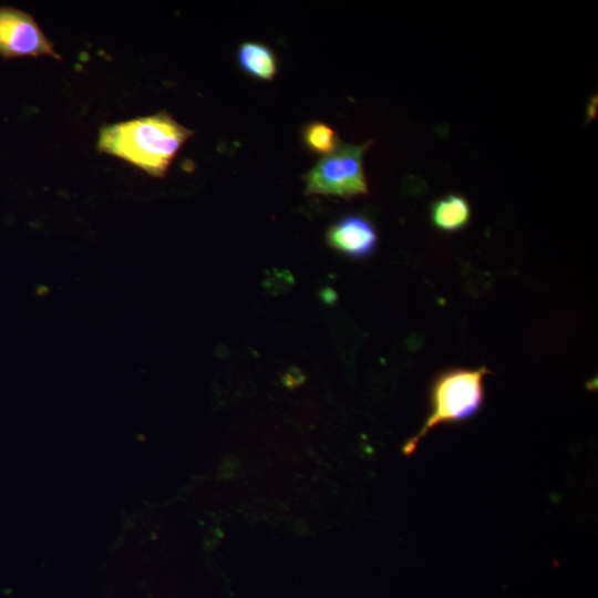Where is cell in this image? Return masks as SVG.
Returning a JSON list of instances; mask_svg holds the SVG:
<instances>
[{"label":"cell","instance_id":"obj_1","mask_svg":"<svg viewBox=\"0 0 598 598\" xmlns=\"http://www.w3.org/2000/svg\"><path fill=\"white\" fill-rule=\"evenodd\" d=\"M194 134L168 112L161 111L101 127L96 147L100 153L123 159L153 177H164Z\"/></svg>","mask_w":598,"mask_h":598},{"label":"cell","instance_id":"obj_2","mask_svg":"<svg viewBox=\"0 0 598 598\" xmlns=\"http://www.w3.org/2000/svg\"><path fill=\"white\" fill-rule=\"evenodd\" d=\"M485 365L480 368H452L441 372L430 388V410L420 430L402 447L411 455L420 441L439 425L466 422L482 409L485 398Z\"/></svg>","mask_w":598,"mask_h":598},{"label":"cell","instance_id":"obj_3","mask_svg":"<svg viewBox=\"0 0 598 598\" xmlns=\"http://www.w3.org/2000/svg\"><path fill=\"white\" fill-rule=\"evenodd\" d=\"M372 141L361 145L342 144L323 156L302 179L307 195H327L350 199L369 194L363 155Z\"/></svg>","mask_w":598,"mask_h":598},{"label":"cell","instance_id":"obj_4","mask_svg":"<svg viewBox=\"0 0 598 598\" xmlns=\"http://www.w3.org/2000/svg\"><path fill=\"white\" fill-rule=\"evenodd\" d=\"M0 55L3 59L40 55L62 59L30 13L7 6H0Z\"/></svg>","mask_w":598,"mask_h":598},{"label":"cell","instance_id":"obj_5","mask_svg":"<svg viewBox=\"0 0 598 598\" xmlns=\"http://www.w3.org/2000/svg\"><path fill=\"white\" fill-rule=\"evenodd\" d=\"M326 238L332 249L352 259H364L378 247V234L373 224L355 214L346 215L332 224Z\"/></svg>","mask_w":598,"mask_h":598},{"label":"cell","instance_id":"obj_6","mask_svg":"<svg viewBox=\"0 0 598 598\" xmlns=\"http://www.w3.org/2000/svg\"><path fill=\"white\" fill-rule=\"evenodd\" d=\"M237 60L240 69L257 80L271 81L278 73L275 52L260 42H243L238 48Z\"/></svg>","mask_w":598,"mask_h":598},{"label":"cell","instance_id":"obj_7","mask_svg":"<svg viewBox=\"0 0 598 598\" xmlns=\"http://www.w3.org/2000/svg\"><path fill=\"white\" fill-rule=\"evenodd\" d=\"M430 217L433 226L439 230L457 231L470 223L471 206L465 197L450 194L431 205Z\"/></svg>","mask_w":598,"mask_h":598},{"label":"cell","instance_id":"obj_8","mask_svg":"<svg viewBox=\"0 0 598 598\" xmlns=\"http://www.w3.org/2000/svg\"><path fill=\"white\" fill-rule=\"evenodd\" d=\"M302 141L306 147L317 155H329L340 145L337 132L322 122H311L302 130Z\"/></svg>","mask_w":598,"mask_h":598}]
</instances>
